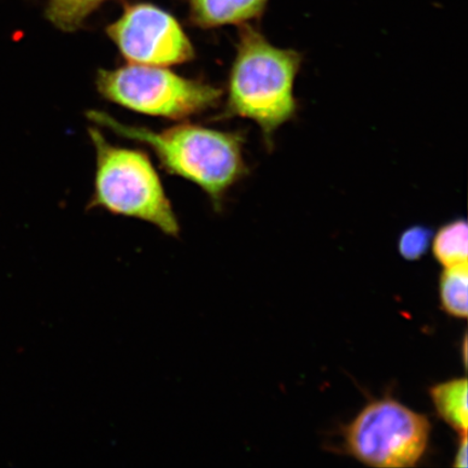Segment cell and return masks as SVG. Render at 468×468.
<instances>
[{
    "label": "cell",
    "mask_w": 468,
    "mask_h": 468,
    "mask_svg": "<svg viewBox=\"0 0 468 468\" xmlns=\"http://www.w3.org/2000/svg\"><path fill=\"white\" fill-rule=\"evenodd\" d=\"M430 394L439 417L460 435L467 434V379L455 378L438 384L431 388Z\"/></svg>",
    "instance_id": "cell-8"
},
{
    "label": "cell",
    "mask_w": 468,
    "mask_h": 468,
    "mask_svg": "<svg viewBox=\"0 0 468 468\" xmlns=\"http://www.w3.org/2000/svg\"><path fill=\"white\" fill-rule=\"evenodd\" d=\"M468 265L444 268L439 280V297L444 313L466 319L468 314Z\"/></svg>",
    "instance_id": "cell-10"
},
{
    "label": "cell",
    "mask_w": 468,
    "mask_h": 468,
    "mask_svg": "<svg viewBox=\"0 0 468 468\" xmlns=\"http://www.w3.org/2000/svg\"><path fill=\"white\" fill-rule=\"evenodd\" d=\"M455 467H467V437L462 434L460 437V444L458 452H456L454 460Z\"/></svg>",
    "instance_id": "cell-13"
},
{
    "label": "cell",
    "mask_w": 468,
    "mask_h": 468,
    "mask_svg": "<svg viewBox=\"0 0 468 468\" xmlns=\"http://www.w3.org/2000/svg\"><path fill=\"white\" fill-rule=\"evenodd\" d=\"M105 0H49L46 16L64 32H74L84 26L87 17Z\"/></svg>",
    "instance_id": "cell-11"
},
{
    "label": "cell",
    "mask_w": 468,
    "mask_h": 468,
    "mask_svg": "<svg viewBox=\"0 0 468 468\" xmlns=\"http://www.w3.org/2000/svg\"><path fill=\"white\" fill-rule=\"evenodd\" d=\"M269 0H189L190 20L202 28L243 26L260 17Z\"/></svg>",
    "instance_id": "cell-7"
},
{
    "label": "cell",
    "mask_w": 468,
    "mask_h": 468,
    "mask_svg": "<svg viewBox=\"0 0 468 468\" xmlns=\"http://www.w3.org/2000/svg\"><path fill=\"white\" fill-rule=\"evenodd\" d=\"M432 239V232L427 227L413 226L401 234L399 239V253L407 261H418L422 257Z\"/></svg>",
    "instance_id": "cell-12"
},
{
    "label": "cell",
    "mask_w": 468,
    "mask_h": 468,
    "mask_svg": "<svg viewBox=\"0 0 468 468\" xmlns=\"http://www.w3.org/2000/svg\"><path fill=\"white\" fill-rule=\"evenodd\" d=\"M302 62L300 52L280 48L256 28L243 25L222 119L253 121L267 144H271L273 133L297 113L294 86Z\"/></svg>",
    "instance_id": "cell-2"
},
{
    "label": "cell",
    "mask_w": 468,
    "mask_h": 468,
    "mask_svg": "<svg viewBox=\"0 0 468 468\" xmlns=\"http://www.w3.org/2000/svg\"><path fill=\"white\" fill-rule=\"evenodd\" d=\"M431 239L435 259L443 268L468 265V226L465 220L449 222Z\"/></svg>",
    "instance_id": "cell-9"
},
{
    "label": "cell",
    "mask_w": 468,
    "mask_h": 468,
    "mask_svg": "<svg viewBox=\"0 0 468 468\" xmlns=\"http://www.w3.org/2000/svg\"><path fill=\"white\" fill-rule=\"evenodd\" d=\"M108 37L130 63L178 66L193 60L195 48L177 19L159 5L137 3L107 27Z\"/></svg>",
    "instance_id": "cell-6"
},
{
    "label": "cell",
    "mask_w": 468,
    "mask_h": 468,
    "mask_svg": "<svg viewBox=\"0 0 468 468\" xmlns=\"http://www.w3.org/2000/svg\"><path fill=\"white\" fill-rule=\"evenodd\" d=\"M430 436L425 415L389 398L368 403L344 431L346 452L379 468L414 467L423 458Z\"/></svg>",
    "instance_id": "cell-5"
},
{
    "label": "cell",
    "mask_w": 468,
    "mask_h": 468,
    "mask_svg": "<svg viewBox=\"0 0 468 468\" xmlns=\"http://www.w3.org/2000/svg\"><path fill=\"white\" fill-rule=\"evenodd\" d=\"M87 117L122 137L150 146L168 173L200 186L215 207L220 208L226 193L247 174L239 133L190 124L154 132L122 124L101 111H90Z\"/></svg>",
    "instance_id": "cell-1"
},
{
    "label": "cell",
    "mask_w": 468,
    "mask_h": 468,
    "mask_svg": "<svg viewBox=\"0 0 468 468\" xmlns=\"http://www.w3.org/2000/svg\"><path fill=\"white\" fill-rule=\"evenodd\" d=\"M96 150L95 190L90 207L137 218L177 237L179 222L154 164L144 152L111 144L90 128Z\"/></svg>",
    "instance_id": "cell-3"
},
{
    "label": "cell",
    "mask_w": 468,
    "mask_h": 468,
    "mask_svg": "<svg viewBox=\"0 0 468 468\" xmlns=\"http://www.w3.org/2000/svg\"><path fill=\"white\" fill-rule=\"evenodd\" d=\"M97 90L111 102L151 116L184 120L218 104L222 90L203 80H190L164 67L127 66L101 69Z\"/></svg>",
    "instance_id": "cell-4"
}]
</instances>
